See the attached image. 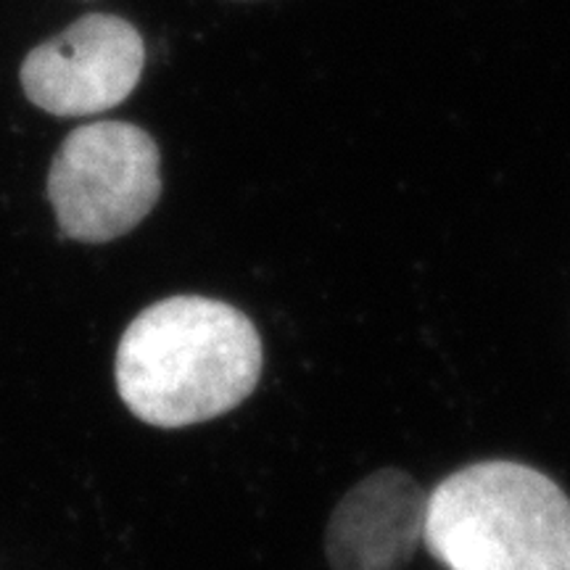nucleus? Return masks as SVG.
Here are the masks:
<instances>
[{
	"label": "nucleus",
	"instance_id": "f257e3e1",
	"mask_svg": "<svg viewBox=\"0 0 570 570\" xmlns=\"http://www.w3.org/2000/svg\"><path fill=\"white\" fill-rule=\"evenodd\" d=\"M114 373L119 396L142 423H206L238 407L256 389L262 338L230 304L169 296L127 325Z\"/></svg>",
	"mask_w": 570,
	"mask_h": 570
},
{
	"label": "nucleus",
	"instance_id": "f03ea898",
	"mask_svg": "<svg viewBox=\"0 0 570 570\" xmlns=\"http://www.w3.org/2000/svg\"><path fill=\"white\" fill-rule=\"evenodd\" d=\"M423 541L449 570H570V499L537 468L475 462L428 494Z\"/></svg>",
	"mask_w": 570,
	"mask_h": 570
},
{
	"label": "nucleus",
	"instance_id": "7ed1b4c3",
	"mask_svg": "<svg viewBox=\"0 0 570 570\" xmlns=\"http://www.w3.org/2000/svg\"><path fill=\"white\" fill-rule=\"evenodd\" d=\"M161 196V154L142 127L92 122L71 130L48 173L63 238L106 244L130 233Z\"/></svg>",
	"mask_w": 570,
	"mask_h": 570
},
{
	"label": "nucleus",
	"instance_id": "20e7f679",
	"mask_svg": "<svg viewBox=\"0 0 570 570\" xmlns=\"http://www.w3.org/2000/svg\"><path fill=\"white\" fill-rule=\"evenodd\" d=\"M146 67V46L130 21L88 13L21 61V90L56 117H88L114 109L135 90Z\"/></svg>",
	"mask_w": 570,
	"mask_h": 570
},
{
	"label": "nucleus",
	"instance_id": "39448f33",
	"mask_svg": "<svg viewBox=\"0 0 570 570\" xmlns=\"http://www.w3.org/2000/svg\"><path fill=\"white\" fill-rule=\"evenodd\" d=\"M428 494L396 468L356 483L333 510L325 552L333 570H402L425 537Z\"/></svg>",
	"mask_w": 570,
	"mask_h": 570
}]
</instances>
